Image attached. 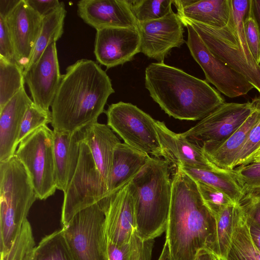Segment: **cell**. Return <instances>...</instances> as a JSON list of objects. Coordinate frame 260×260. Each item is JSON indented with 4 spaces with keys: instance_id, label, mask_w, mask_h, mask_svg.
<instances>
[{
    "instance_id": "cell-1",
    "label": "cell",
    "mask_w": 260,
    "mask_h": 260,
    "mask_svg": "<svg viewBox=\"0 0 260 260\" xmlns=\"http://www.w3.org/2000/svg\"><path fill=\"white\" fill-rule=\"evenodd\" d=\"M114 92L109 77L96 62L78 60L62 75L51 105L53 130L73 132L98 121Z\"/></svg>"
},
{
    "instance_id": "cell-2",
    "label": "cell",
    "mask_w": 260,
    "mask_h": 260,
    "mask_svg": "<svg viewBox=\"0 0 260 260\" xmlns=\"http://www.w3.org/2000/svg\"><path fill=\"white\" fill-rule=\"evenodd\" d=\"M216 228V218L204 202L196 181L177 168L166 230L172 260H194L203 249L211 252Z\"/></svg>"
},
{
    "instance_id": "cell-3",
    "label": "cell",
    "mask_w": 260,
    "mask_h": 260,
    "mask_svg": "<svg viewBox=\"0 0 260 260\" xmlns=\"http://www.w3.org/2000/svg\"><path fill=\"white\" fill-rule=\"evenodd\" d=\"M145 87L166 114L179 120H201L225 103L206 80L165 63L146 67Z\"/></svg>"
},
{
    "instance_id": "cell-4",
    "label": "cell",
    "mask_w": 260,
    "mask_h": 260,
    "mask_svg": "<svg viewBox=\"0 0 260 260\" xmlns=\"http://www.w3.org/2000/svg\"><path fill=\"white\" fill-rule=\"evenodd\" d=\"M128 185L134 202L136 233L143 240L154 239L167 229L172 195L170 164L151 157Z\"/></svg>"
},
{
    "instance_id": "cell-5",
    "label": "cell",
    "mask_w": 260,
    "mask_h": 260,
    "mask_svg": "<svg viewBox=\"0 0 260 260\" xmlns=\"http://www.w3.org/2000/svg\"><path fill=\"white\" fill-rule=\"evenodd\" d=\"M231 1L232 14L222 28L179 17L195 29L214 56L243 76L260 93V68L249 49L243 27L250 0Z\"/></svg>"
},
{
    "instance_id": "cell-6",
    "label": "cell",
    "mask_w": 260,
    "mask_h": 260,
    "mask_svg": "<svg viewBox=\"0 0 260 260\" xmlns=\"http://www.w3.org/2000/svg\"><path fill=\"white\" fill-rule=\"evenodd\" d=\"M38 197L30 177L14 154L0 162V252L4 255L19 235Z\"/></svg>"
},
{
    "instance_id": "cell-7",
    "label": "cell",
    "mask_w": 260,
    "mask_h": 260,
    "mask_svg": "<svg viewBox=\"0 0 260 260\" xmlns=\"http://www.w3.org/2000/svg\"><path fill=\"white\" fill-rule=\"evenodd\" d=\"M15 155L25 168L38 199L46 200L57 189L53 131L43 125L18 145Z\"/></svg>"
},
{
    "instance_id": "cell-8",
    "label": "cell",
    "mask_w": 260,
    "mask_h": 260,
    "mask_svg": "<svg viewBox=\"0 0 260 260\" xmlns=\"http://www.w3.org/2000/svg\"><path fill=\"white\" fill-rule=\"evenodd\" d=\"M105 215L99 203L76 213L61 229L74 260H108Z\"/></svg>"
},
{
    "instance_id": "cell-9",
    "label": "cell",
    "mask_w": 260,
    "mask_h": 260,
    "mask_svg": "<svg viewBox=\"0 0 260 260\" xmlns=\"http://www.w3.org/2000/svg\"><path fill=\"white\" fill-rule=\"evenodd\" d=\"M107 125L124 143L149 155L160 157L162 150L155 128L156 120L137 106L119 102L105 111Z\"/></svg>"
},
{
    "instance_id": "cell-10",
    "label": "cell",
    "mask_w": 260,
    "mask_h": 260,
    "mask_svg": "<svg viewBox=\"0 0 260 260\" xmlns=\"http://www.w3.org/2000/svg\"><path fill=\"white\" fill-rule=\"evenodd\" d=\"M107 183L98 169L90 149L84 141L77 167L63 192L61 222L67 223L76 213L107 197Z\"/></svg>"
},
{
    "instance_id": "cell-11",
    "label": "cell",
    "mask_w": 260,
    "mask_h": 260,
    "mask_svg": "<svg viewBox=\"0 0 260 260\" xmlns=\"http://www.w3.org/2000/svg\"><path fill=\"white\" fill-rule=\"evenodd\" d=\"M181 21L187 30V46L203 70L207 82L231 98L246 94L254 88L243 76L214 56L189 24Z\"/></svg>"
},
{
    "instance_id": "cell-12",
    "label": "cell",
    "mask_w": 260,
    "mask_h": 260,
    "mask_svg": "<svg viewBox=\"0 0 260 260\" xmlns=\"http://www.w3.org/2000/svg\"><path fill=\"white\" fill-rule=\"evenodd\" d=\"M257 105V97L244 103H224L187 131L180 133L201 146L219 143L228 138L247 119Z\"/></svg>"
},
{
    "instance_id": "cell-13",
    "label": "cell",
    "mask_w": 260,
    "mask_h": 260,
    "mask_svg": "<svg viewBox=\"0 0 260 260\" xmlns=\"http://www.w3.org/2000/svg\"><path fill=\"white\" fill-rule=\"evenodd\" d=\"M184 26L173 11L158 19L137 22L140 52L158 62L164 63L173 48H179L185 42Z\"/></svg>"
},
{
    "instance_id": "cell-14",
    "label": "cell",
    "mask_w": 260,
    "mask_h": 260,
    "mask_svg": "<svg viewBox=\"0 0 260 260\" xmlns=\"http://www.w3.org/2000/svg\"><path fill=\"white\" fill-rule=\"evenodd\" d=\"M23 75L33 102L50 111L62 78L56 42L50 44L38 60L24 70Z\"/></svg>"
},
{
    "instance_id": "cell-15",
    "label": "cell",
    "mask_w": 260,
    "mask_h": 260,
    "mask_svg": "<svg viewBox=\"0 0 260 260\" xmlns=\"http://www.w3.org/2000/svg\"><path fill=\"white\" fill-rule=\"evenodd\" d=\"M140 52L138 28L106 27L96 30L94 53L107 69L132 60Z\"/></svg>"
},
{
    "instance_id": "cell-16",
    "label": "cell",
    "mask_w": 260,
    "mask_h": 260,
    "mask_svg": "<svg viewBox=\"0 0 260 260\" xmlns=\"http://www.w3.org/2000/svg\"><path fill=\"white\" fill-rule=\"evenodd\" d=\"M5 19L12 40L16 61L24 70L40 34L43 17L25 0H20Z\"/></svg>"
},
{
    "instance_id": "cell-17",
    "label": "cell",
    "mask_w": 260,
    "mask_h": 260,
    "mask_svg": "<svg viewBox=\"0 0 260 260\" xmlns=\"http://www.w3.org/2000/svg\"><path fill=\"white\" fill-rule=\"evenodd\" d=\"M98 203L105 215L107 240L118 245L129 243L136 230V219L128 185Z\"/></svg>"
},
{
    "instance_id": "cell-18",
    "label": "cell",
    "mask_w": 260,
    "mask_h": 260,
    "mask_svg": "<svg viewBox=\"0 0 260 260\" xmlns=\"http://www.w3.org/2000/svg\"><path fill=\"white\" fill-rule=\"evenodd\" d=\"M155 128L162 150V157L177 168L187 166L199 169L223 171L205 154L202 146L169 129L164 122L156 120Z\"/></svg>"
},
{
    "instance_id": "cell-19",
    "label": "cell",
    "mask_w": 260,
    "mask_h": 260,
    "mask_svg": "<svg viewBox=\"0 0 260 260\" xmlns=\"http://www.w3.org/2000/svg\"><path fill=\"white\" fill-rule=\"evenodd\" d=\"M78 16L96 30L106 27L138 28L127 0H81Z\"/></svg>"
},
{
    "instance_id": "cell-20",
    "label": "cell",
    "mask_w": 260,
    "mask_h": 260,
    "mask_svg": "<svg viewBox=\"0 0 260 260\" xmlns=\"http://www.w3.org/2000/svg\"><path fill=\"white\" fill-rule=\"evenodd\" d=\"M57 189L64 192L77 167L84 127L73 132L53 130Z\"/></svg>"
},
{
    "instance_id": "cell-21",
    "label": "cell",
    "mask_w": 260,
    "mask_h": 260,
    "mask_svg": "<svg viewBox=\"0 0 260 260\" xmlns=\"http://www.w3.org/2000/svg\"><path fill=\"white\" fill-rule=\"evenodd\" d=\"M32 102L23 87L0 109V162L15 154L23 117Z\"/></svg>"
},
{
    "instance_id": "cell-22",
    "label": "cell",
    "mask_w": 260,
    "mask_h": 260,
    "mask_svg": "<svg viewBox=\"0 0 260 260\" xmlns=\"http://www.w3.org/2000/svg\"><path fill=\"white\" fill-rule=\"evenodd\" d=\"M260 119V97L257 98L254 110L228 138L219 143H205L201 146L208 158L218 168L234 169L237 155L245 143L249 132Z\"/></svg>"
},
{
    "instance_id": "cell-23",
    "label": "cell",
    "mask_w": 260,
    "mask_h": 260,
    "mask_svg": "<svg viewBox=\"0 0 260 260\" xmlns=\"http://www.w3.org/2000/svg\"><path fill=\"white\" fill-rule=\"evenodd\" d=\"M173 5L180 17L217 28L227 25L233 12L231 0H173Z\"/></svg>"
},
{
    "instance_id": "cell-24",
    "label": "cell",
    "mask_w": 260,
    "mask_h": 260,
    "mask_svg": "<svg viewBox=\"0 0 260 260\" xmlns=\"http://www.w3.org/2000/svg\"><path fill=\"white\" fill-rule=\"evenodd\" d=\"M151 156L123 143L115 148L107 183L108 196L128 184L146 165Z\"/></svg>"
},
{
    "instance_id": "cell-25",
    "label": "cell",
    "mask_w": 260,
    "mask_h": 260,
    "mask_svg": "<svg viewBox=\"0 0 260 260\" xmlns=\"http://www.w3.org/2000/svg\"><path fill=\"white\" fill-rule=\"evenodd\" d=\"M84 141L107 185L112 169L114 149L121 142L107 124L98 121L84 127Z\"/></svg>"
},
{
    "instance_id": "cell-26",
    "label": "cell",
    "mask_w": 260,
    "mask_h": 260,
    "mask_svg": "<svg viewBox=\"0 0 260 260\" xmlns=\"http://www.w3.org/2000/svg\"><path fill=\"white\" fill-rule=\"evenodd\" d=\"M241 213L238 204H232L215 217L216 228L211 253L217 260H226L235 227Z\"/></svg>"
},
{
    "instance_id": "cell-27",
    "label": "cell",
    "mask_w": 260,
    "mask_h": 260,
    "mask_svg": "<svg viewBox=\"0 0 260 260\" xmlns=\"http://www.w3.org/2000/svg\"><path fill=\"white\" fill-rule=\"evenodd\" d=\"M180 168L196 181L213 186L223 191L236 204L243 196V192L233 175L231 170L214 171L199 169L187 166Z\"/></svg>"
},
{
    "instance_id": "cell-28",
    "label": "cell",
    "mask_w": 260,
    "mask_h": 260,
    "mask_svg": "<svg viewBox=\"0 0 260 260\" xmlns=\"http://www.w3.org/2000/svg\"><path fill=\"white\" fill-rule=\"evenodd\" d=\"M66 13L65 5L61 2L59 7L43 18L40 34L30 60L25 70L32 66L38 60L50 44L56 42L61 37L63 32Z\"/></svg>"
},
{
    "instance_id": "cell-29",
    "label": "cell",
    "mask_w": 260,
    "mask_h": 260,
    "mask_svg": "<svg viewBox=\"0 0 260 260\" xmlns=\"http://www.w3.org/2000/svg\"><path fill=\"white\" fill-rule=\"evenodd\" d=\"M226 260H260V250L252 240L242 209Z\"/></svg>"
},
{
    "instance_id": "cell-30",
    "label": "cell",
    "mask_w": 260,
    "mask_h": 260,
    "mask_svg": "<svg viewBox=\"0 0 260 260\" xmlns=\"http://www.w3.org/2000/svg\"><path fill=\"white\" fill-rule=\"evenodd\" d=\"M23 71L17 63L0 57V109L24 87Z\"/></svg>"
},
{
    "instance_id": "cell-31",
    "label": "cell",
    "mask_w": 260,
    "mask_h": 260,
    "mask_svg": "<svg viewBox=\"0 0 260 260\" xmlns=\"http://www.w3.org/2000/svg\"><path fill=\"white\" fill-rule=\"evenodd\" d=\"M36 260H74L61 229L44 237L35 248Z\"/></svg>"
},
{
    "instance_id": "cell-32",
    "label": "cell",
    "mask_w": 260,
    "mask_h": 260,
    "mask_svg": "<svg viewBox=\"0 0 260 260\" xmlns=\"http://www.w3.org/2000/svg\"><path fill=\"white\" fill-rule=\"evenodd\" d=\"M137 22L161 18L173 11V0H127Z\"/></svg>"
},
{
    "instance_id": "cell-33",
    "label": "cell",
    "mask_w": 260,
    "mask_h": 260,
    "mask_svg": "<svg viewBox=\"0 0 260 260\" xmlns=\"http://www.w3.org/2000/svg\"><path fill=\"white\" fill-rule=\"evenodd\" d=\"M52 122L51 112L46 111L32 102L23 117L17 140V145L29 134Z\"/></svg>"
},
{
    "instance_id": "cell-34",
    "label": "cell",
    "mask_w": 260,
    "mask_h": 260,
    "mask_svg": "<svg viewBox=\"0 0 260 260\" xmlns=\"http://www.w3.org/2000/svg\"><path fill=\"white\" fill-rule=\"evenodd\" d=\"M35 247L31 226L27 219L8 252L1 256V260H21Z\"/></svg>"
},
{
    "instance_id": "cell-35",
    "label": "cell",
    "mask_w": 260,
    "mask_h": 260,
    "mask_svg": "<svg viewBox=\"0 0 260 260\" xmlns=\"http://www.w3.org/2000/svg\"><path fill=\"white\" fill-rule=\"evenodd\" d=\"M231 172L243 193L260 190V161L238 166Z\"/></svg>"
},
{
    "instance_id": "cell-36",
    "label": "cell",
    "mask_w": 260,
    "mask_h": 260,
    "mask_svg": "<svg viewBox=\"0 0 260 260\" xmlns=\"http://www.w3.org/2000/svg\"><path fill=\"white\" fill-rule=\"evenodd\" d=\"M196 182L204 202L215 217L225 207L235 203L223 191L207 184Z\"/></svg>"
},
{
    "instance_id": "cell-37",
    "label": "cell",
    "mask_w": 260,
    "mask_h": 260,
    "mask_svg": "<svg viewBox=\"0 0 260 260\" xmlns=\"http://www.w3.org/2000/svg\"><path fill=\"white\" fill-rule=\"evenodd\" d=\"M260 149V119L251 128L236 159L234 168L247 163Z\"/></svg>"
},
{
    "instance_id": "cell-38",
    "label": "cell",
    "mask_w": 260,
    "mask_h": 260,
    "mask_svg": "<svg viewBox=\"0 0 260 260\" xmlns=\"http://www.w3.org/2000/svg\"><path fill=\"white\" fill-rule=\"evenodd\" d=\"M243 27L249 49L258 64L260 62V32L248 10L243 21Z\"/></svg>"
},
{
    "instance_id": "cell-39",
    "label": "cell",
    "mask_w": 260,
    "mask_h": 260,
    "mask_svg": "<svg viewBox=\"0 0 260 260\" xmlns=\"http://www.w3.org/2000/svg\"><path fill=\"white\" fill-rule=\"evenodd\" d=\"M238 204L247 220L260 226V190L244 192Z\"/></svg>"
},
{
    "instance_id": "cell-40",
    "label": "cell",
    "mask_w": 260,
    "mask_h": 260,
    "mask_svg": "<svg viewBox=\"0 0 260 260\" xmlns=\"http://www.w3.org/2000/svg\"><path fill=\"white\" fill-rule=\"evenodd\" d=\"M0 57L16 62L14 46L6 19L0 17Z\"/></svg>"
},
{
    "instance_id": "cell-41",
    "label": "cell",
    "mask_w": 260,
    "mask_h": 260,
    "mask_svg": "<svg viewBox=\"0 0 260 260\" xmlns=\"http://www.w3.org/2000/svg\"><path fill=\"white\" fill-rule=\"evenodd\" d=\"M107 254L108 260H134V237L129 243L121 245H116L107 240Z\"/></svg>"
},
{
    "instance_id": "cell-42",
    "label": "cell",
    "mask_w": 260,
    "mask_h": 260,
    "mask_svg": "<svg viewBox=\"0 0 260 260\" xmlns=\"http://www.w3.org/2000/svg\"><path fill=\"white\" fill-rule=\"evenodd\" d=\"M133 237L135 245L134 260H151L153 239L143 240L138 236L136 231Z\"/></svg>"
},
{
    "instance_id": "cell-43",
    "label": "cell",
    "mask_w": 260,
    "mask_h": 260,
    "mask_svg": "<svg viewBox=\"0 0 260 260\" xmlns=\"http://www.w3.org/2000/svg\"><path fill=\"white\" fill-rule=\"evenodd\" d=\"M26 3L43 18L60 5L58 0H25Z\"/></svg>"
},
{
    "instance_id": "cell-44",
    "label": "cell",
    "mask_w": 260,
    "mask_h": 260,
    "mask_svg": "<svg viewBox=\"0 0 260 260\" xmlns=\"http://www.w3.org/2000/svg\"><path fill=\"white\" fill-rule=\"evenodd\" d=\"M20 0H0V17L6 18Z\"/></svg>"
},
{
    "instance_id": "cell-45",
    "label": "cell",
    "mask_w": 260,
    "mask_h": 260,
    "mask_svg": "<svg viewBox=\"0 0 260 260\" xmlns=\"http://www.w3.org/2000/svg\"><path fill=\"white\" fill-rule=\"evenodd\" d=\"M248 12L254 19L260 32V0H250Z\"/></svg>"
},
{
    "instance_id": "cell-46",
    "label": "cell",
    "mask_w": 260,
    "mask_h": 260,
    "mask_svg": "<svg viewBox=\"0 0 260 260\" xmlns=\"http://www.w3.org/2000/svg\"><path fill=\"white\" fill-rule=\"evenodd\" d=\"M247 222L252 240L256 247L260 250V226L247 220Z\"/></svg>"
},
{
    "instance_id": "cell-47",
    "label": "cell",
    "mask_w": 260,
    "mask_h": 260,
    "mask_svg": "<svg viewBox=\"0 0 260 260\" xmlns=\"http://www.w3.org/2000/svg\"><path fill=\"white\" fill-rule=\"evenodd\" d=\"M194 260H217L214 255L206 249L201 250Z\"/></svg>"
},
{
    "instance_id": "cell-48",
    "label": "cell",
    "mask_w": 260,
    "mask_h": 260,
    "mask_svg": "<svg viewBox=\"0 0 260 260\" xmlns=\"http://www.w3.org/2000/svg\"><path fill=\"white\" fill-rule=\"evenodd\" d=\"M158 260H172L169 245L166 241Z\"/></svg>"
},
{
    "instance_id": "cell-49",
    "label": "cell",
    "mask_w": 260,
    "mask_h": 260,
    "mask_svg": "<svg viewBox=\"0 0 260 260\" xmlns=\"http://www.w3.org/2000/svg\"><path fill=\"white\" fill-rule=\"evenodd\" d=\"M260 161V149L258 150L254 154L252 155L251 158L250 159L247 163L252 161ZM246 163V164H247Z\"/></svg>"
},
{
    "instance_id": "cell-50",
    "label": "cell",
    "mask_w": 260,
    "mask_h": 260,
    "mask_svg": "<svg viewBox=\"0 0 260 260\" xmlns=\"http://www.w3.org/2000/svg\"><path fill=\"white\" fill-rule=\"evenodd\" d=\"M21 260H36L35 249L28 253Z\"/></svg>"
},
{
    "instance_id": "cell-51",
    "label": "cell",
    "mask_w": 260,
    "mask_h": 260,
    "mask_svg": "<svg viewBox=\"0 0 260 260\" xmlns=\"http://www.w3.org/2000/svg\"><path fill=\"white\" fill-rule=\"evenodd\" d=\"M258 66H259V68H260V62H259V63H258Z\"/></svg>"
}]
</instances>
